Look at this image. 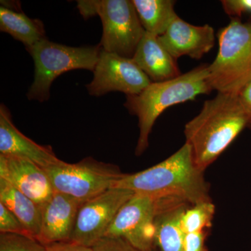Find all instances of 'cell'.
<instances>
[{
	"mask_svg": "<svg viewBox=\"0 0 251 251\" xmlns=\"http://www.w3.org/2000/svg\"><path fill=\"white\" fill-rule=\"evenodd\" d=\"M204 173L196 166L191 146L186 143L158 164L124 175L115 187L129 190L134 194L176 200L194 205L211 201Z\"/></svg>",
	"mask_w": 251,
	"mask_h": 251,
	"instance_id": "6da1fadb",
	"label": "cell"
},
{
	"mask_svg": "<svg viewBox=\"0 0 251 251\" xmlns=\"http://www.w3.org/2000/svg\"><path fill=\"white\" fill-rule=\"evenodd\" d=\"M251 122L238 94L218 92L214 99L206 100L184 129L186 143L191 146L198 168L205 171Z\"/></svg>",
	"mask_w": 251,
	"mask_h": 251,
	"instance_id": "7a4b0ae2",
	"label": "cell"
},
{
	"mask_svg": "<svg viewBox=\"0 0 251 251\" xmlns=\"http://www.w3.org/2000/svg\"><path fill=\"white\" fill-rule=\"evenodd\" d=\"M207 68L208 65L200 66L171 80L151 82L137 95L126 96V108L138 118L140 135L135 149L137 156L148 148L150 133L164 110L212 91L208 82Z\"/></svg>",
	"mask_w": 251,
	"mask_h": 251,
	"instance_id": "3957f363",
	"label": "cell"
},
{
	"mask_svg": "<svg viewBox=\"0 0 251 251\" xmlns=\"http://www.w3.org/2000/svg\"><path fill=\"white\" fill-rule=\"evenodd\" d=\"M219 52L208 65L212 90L239 94L251 80V21L232 18L219 33Z\"/></svg>",
	"mask_w": 251,
	"mask_h": 251,
	"instance_id": "277c9868",
	"label": "cell"
},
{
	"mask_svg": "<svg viewBox=\"0 0 251 251\" xmlns=\"http://www.w3.org/2000/svg\"><path fill=\"white\" fill-rule=\"evenodd\" d=\"M101 50L100 44L71 47L48 39L27 50L35 66L34 82L28 91V99L39 102L49 100L52 82L64 73L75 69L94 72Z\"/></svg>",
	"mask_w": 251,
	"mask_h": 251,
	"instance_id": "5b68a950",
	"label": "cell"
},
{
	"mask_svg": "<svg viewBox=\"0 0 251 251\" xmlns=\"http://www.w3.org/2000/svg\"><path fill=\"white\" fill-rule=\"evenodd\" d=\"M77 2V9L85 19L97 15L100 18L102 50L132 58L145 33L132 1L85 0Z\"/></svg>",
	"mask_w": 251,
	"mask_h": 251,
	"instance_id": "8992f818",
	"label": "cell"
},
{
	"mask_svg": "<svg viewBox=\"0 0 251 251\" xmlns=\"http://www.w3.org/2000/svg\"><path fill=\"white\" fill-rule=\"evenodd\" d=\"M54 192L85 202L114 188L125 173L115 165L86 158L76 163L61 161L44 168Z\"/></svg>",
	"mask_w": 251,
	"mask_h": 251,
	"instance_id": "52a82bcc",
	"label": "cell"
},
{
	"mask_svg": "<svg viewBox=\"0 0 251 251\" xmlns=\"http://www.w3.org/2000/svg\"><path fill=\"white\" fill-rule=\"evenodd\" d=\"M133 195L129 190L111 188L82 203L71 242L93 247L105 237L117 213Z\"/></svg>",
	"mask_w": 251,
	"mask_h": 251,
	"instance_id": "ba28073f",
	"label": "cell"
},
{
	"mask_svg": "<svg viewBox=\"0 0 251 251\" xmlns=\"http://www.w3.org/2000/svg\"><path fill=\"white\" fill-rule=\"evenodd\" d=\"M92 82L86 86L90 95L100 97L111 92L137 95L151 81L132 58L101 50Z\"/></svg>",
	"mask_w": 251,
	"mask_h": 251,
	"instance_id": "9c48e42d",
	"label": "cell"
},
{
	"mask_svg": "<svg viewBox=\"0 0 251 251\" xmlns=\"http://www.w3.org/2000/svg\"><path fill=\"white\" fill-rule=\"evenodd\" d=\"M157 211L156 198L134 194L117 213L105 237L121 238L140 250L151 251Z\"/></svg>",
	"mask_w": 251,
	"mask_h": 251,
	"instance_id": "30bf717a",
	"label": "cell"
},
{
	"mask_svg": "<svg viewBox=\"0 0 251 251\" xmlns=\"http://www.w3.org/2000/svg\"><path fill=\"white\" fill-rule=\"evenodd\" d=\"M0 178L9 181L42 209L54 193L45 170L25 158L0 154Z\"/></svg>",
	"mask_w": 251,
	"mask_h": 251,
	"instance_id": "8fae6325",
	"label": "cell"
},
{
	"mask_svg": "<svg viewBox=\"0 0 251 251\" xmlns=\"http://www.w3.org/2000/svg\"><path fill=\"white\" fill-rule=\"evenodd\" d=\"M158 39L175 59L188 56L200 59L214 47L215 31L209 25H193L177 16Z\"/></svg>",
	"mask_w": 251,
	"mask_h": 251,
	"instance_id": "7c38bea8",
	"label": "cell"
},
{
	"mask_svg": "<svg viewBox=\"0 0 251 251\" xmlns=\"http://www.w3.org/2000/svg\"><path fill=\"white\" fill-rule=\"evenodd\" d=\"M0 154L25 158L43 168L62 161L51 147L39 145L20 131L12 121L9 109L3 103L0 105Z\"/></svg>",
	"mask_w": 251,
	"mask_h": 251,
	"instance_id": "4fadbf2b",
	"label": "cell"
},
{
	"mask_svg": "<svg viewBox=\"0 0 251 251\" xmlns=\"http://www.w3.org/2000/svg\"><path fill=\"white\" fill-rule=\"evenodd\" d=\"M82 202L54 192L43 209L40 234L37 238L44 245L69 242Z\"/></svg>",
	"mask_w": 251,
	"mask_h": 251,
	"instance_id": "5bb4252c",
	"label": "cell"
},
{
	"mask_svg": "<svg viewBox=\"0 0 251 251\" xmlns=\"http://www.w3.org/2000/svg\"><path fill=\"white\" fill-rule=\"evenodd\" d=\"M132 59L152 82L171 80L181 75L176 59L162 45L158 36L147 31Z\"/></svg>",
	"mask_w": 251,
	"mask_h": 251,
	"instance_id": "9a60e30c",
	"label": "cell"
},
{
	"mask_svg": "<svg viewBox=\"0 0 251 251\" xmlns=\"http://www.w3.org/2000/svg\"><path fill=\"white\" fill-rule=\"evenodd\" d=\"M158 211L155 219L154 244L161 251H183L185 234L181 221L187 203L173 199H157Z\"/></svg>",
	"mask_w": 251,
	"mask_h": 251,
	"instance_id": "2e32d148",
	"label": "cell"
},
{
	"mask_svg": "<svg viewBox=\"0 0 251 251\" xmlns=\"http://www.w3.org/2000/svg\"><path fill=\"white\" fill-rule=\"evenodd\" d=\"M0 202L19 220L31 237L37 239L42 221L40 206L2 178H0Z\"/></svg>",
	"mask_w": 251,
	"mask_h": 251,
	"instance_id": "e0dca14e",
	"label": "cell"
},
{
	"mask_svg": "<svg viewBox=\"0 0 251 251\" xmlns=\"http://www.w3.org/2000/svg\"><path fill=\"white\" fill-rule=\"evenodd\" d=\"M0 30L21 41L27 50L47 39L42 21L4 6L0 7Z\"/></svg>",
	"mask_w": 251,
	"mask_h": 251,
	"instance_id": "ac0fdd59",
	"label": "cell"
},
{
	"mask_svg": "<svg viewBox=\"0 0 251 251\" xmlns=\"http://www.w3.org/2000/svg\"><path fill=\"white\" fill-rule=\"evenodd\" d=\"M132 2L145 31L157 36L163 35L177 16L175 1L172 0H133Z\"/></svg>",
	"mask_w": 251,
	"mask_h": 251,
	"instance_id": "d6986e66",
	"label": "cell"
},
{
	"mask_svg": "<svg viewBox=\"0 0 251 251\" xmlns=\"http://www.w3.org/2000/svg\"><path fill=\"white\" fill-rule=\"evenodd\" d=\"M215 209V206L211 201L188 206L181 221L184 233L202 232L206 228H210Z\"/></svg>",
	"mask_w": 251,
	"mask_h": 251,
	"instance_id": "ffe728a7",
	"label": "cell"
},
{
	"mask_svg": "<svg viewBox=\"0 0 251 251\" xmlns=\"http://www.w3.org/2000/svg\"><path fill=\"white\" fill-rule=\"evenodd\" d=\"M0 251H46V246L29 236L0 233Z\"/></svg>",
	"mask_w": 251,
	"mask_h": 251,
	"instance_id": "44dd1931",
	"label": "cell"
},
{
	"mask_svg": "<svg viewBox=\"0 0 251 251\" xmlns=\"http://www.w3.org/2000/svg\"><path fill=\"white\" fill-rule=\"evenodd\" d=\"M0 233H11L29 236L24 226L14 214L0 202Z\"/></svg>",
	"mask_w": 251,
	"mask_h": 251,
	"instance_id": "7402d4cb",
	"label": "cell"
},
{
	"mask_svg": "<svg viewBox=\"0 0 251 251\" xmlns=\"http://www.w3.org/2000/svg\"><path fill=\"white\" fill-rule=\"evenodd\" d=\"M92 248L94 251H146L133 247L121 238L114 237H104Z\"/></svg>",
	"mask_w": 251,
	"mask_h": 251,
	"instance_id": "603a6c76",
	"label": "cell"
},
{
	"mask_svg": "<svg viewBox=\"0 0 251 251\" xmlns=\"http://www.w3.org/2000/svg\"><path fill=\"white\" fill-rule=\"evenodd\" d=\"M221 4L225 12L233 18L251 13V0H223Z\"/></svg>",
	"mask_w": 251,
	"mask_h": 251,
	"instance_id": "cb8c5ba5",
	"label": "cell"
},
{
	"mask_svg": "<svg viewBox=\"0 0 251 251\" xmlns=\"http://www.w3.org/2000/svg\"><path fill=\"white\" fill-rule=\"evenodd\" d=\"M205 231L185 234L183 251H204Z\"/></svg>",
	"mask_w": 251,
	"mask_h": 251,
	"instance_id": "d4e9b609",
	"label": "cell"
},
{
	"mask_svg": "<svg viewBox=\"0 0 251 251\" xmlns=\"http://www.w3.org/2000/svg\"><path fill=\"white\" fill-rule=\"evenodd\" d=\"M46 251H94L93 248L81 245L77 243L64 242L53 243L46 246Z\"/></svg>",
	"mask_w": 251,
	"mask_h": 251,
	"instance_id": "484cf974",
	"label": "cell"
},
{
	"mask_svg": "<svg viewBox=\"0 0 251 251\" xmlns=\"http://www.w3.org/2000/svg\"><path fill=\"white\" fill-rule=\"evenodd\" d=\"M238 95L242 106L251 117V80L243 87Z\"/></svg>",
	"mask_w": 251,
	"mask_h": 251,
	"instance_id": "4316f807",
	"label": "cell"
}]
</instances>
